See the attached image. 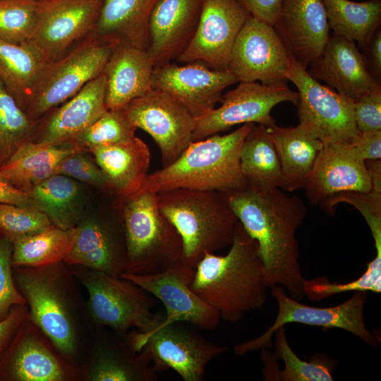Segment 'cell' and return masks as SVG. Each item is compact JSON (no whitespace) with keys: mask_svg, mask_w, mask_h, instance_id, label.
<instances>
[{"mask_svg":"<svg viewBox=\"0 0 381 381\" xmlns=\"http://www.w3.org/2000/svg\"><path fill=\"white\" fill-rule=\"evenodd\" d=\"M224 194L246 232L258 243L268 287L281 286L292 298L303 299L305 278L296 233L308 214L303 200L282 188L247 184Z\"/></svg>","mask_w":381,"mask_h":381,"instance_id":"6da1fadb","label":"cell"},{"mask_svg":"<svg viewBox=\"0 0 381 381\" xmlns=\"http://www.w3.org/2000/svg\"><path fill=\"white\" fill-rule=\"evenodd\" d=\"M267 288L258 243L239 222L229 252L225 255L205 253L191 282L193 291L231 323L261 309Z\"/></svg>","mask_w":381,"mask_h":381,"instance_id":"7a4b0ae2","label":"cell"},{"mask_svg":"<svg viewBox=\"0 0 381 381\" xmlns=\"http://www.w3.org/2000/svg\"><path fill=\"white\" fill-rule=\"evenodd\" d=\"M255 123L243 124L233 132L193 141L171 164L148 174L141 190L159 193L185 188L226 193L246 183L240 166L243 140Z\"/></svg>","mask_w":381,"mask_h":381,"instance_id":"3957f363","label":"cell"},{"mask_svg":"<svg viewBox=\"0 0 381 381\" xmlns=\"http://www.w3.org/2000/svg\"><path fill=\"white\" fill-rule=\"evenodd\" d=\"M163 216L182 242V260L195 267L205 253L231 244L238 220L224 193L177 188L157 193Z\"/></svg>","mask_w":381,"mask_h":381,"instance_id":"277c9868","label":"cell"},{"mask_svg":"<svg viewBox=\"0 0 381 381\" xmlns=\"http://www.w3.org/2000/svg\"><path fill=\"white\" fill-rule=\"evenodd\" d=\"M126 198L123 211L125 272L157 273L182 259L181 239L161 213L157 193L141 190Z\"/></svg>","mask_w":381,"mask_h":381,"instance_id":"5b68a950","label":"cell"},{"mask_svg":"<svg viewBox=\"0 0 381 381\" xmlns=\"http://www.w3.org/2000/svg\"><path fill=\"white\" fill-rule=\"evenodd\" d=\"M114 46L89 36L61 57L48 61L33 87L25 109L31 121L37 123L42 116L99 75Z\"/></svg>","mask_w":381,"mask_h":381,"instance_id":"8992f818","label":"cell"},{"mask_svg":"<svg viewBox=\"0 0 381 381\" xmlns=\"http://www.w3.org/2000/svg\"><path fill=\"white\" fill-rule=\"evenodd\" d=\"M270 289L272 296L278 305V312L273 324L260 336L235 346L234 351L236 355L242 356L270 348L275 331L289 323L325 329H341L358 337L368 346L377 347L380 345V337L367 329L364 320L368 291H356L348 300L333 307L318 308L292 298L281 286L275 285Z\"/></svg>","mask_w":381,"mask_h":381,"instance_id":"52a82bcc","label":"cell"},{"mask_svg":"<svg viewBox=\"0 0 381 381\" xmlns=\"http://www.w3.org/2000/svg\"><path fill=\"white\" fill-rule=\"evenodd\" d=\"M163 318L146 332L133 330L127 342L135 351H145L158 372L172 369L185 381L201 380L207 364L227 348L213 344L183 322L162 323Z\"/></svg>","mask_w":381,"mask_h":381,"instance_id":"ba28073f","label":"cell"},{"mask_svg":"<svg viewBox=\"0 0 381 381\" xmlns=\"http://www.w3.org/2000/svg\"><path fill=\"white\" fill-rule=\"evenodd\" d=\"M79 271L88 293L90 313L99 325L119 333L131 328L146 332L163 318L152 311L150 294L131 282L89 269Z\"/></svg>","mask_w":381,"mask_h":381,"instance_id":"9c48e42d","label":"cell"},{"mask_svg":"<svg viewBox=\"0 0 381 381\" xmlns=\"http://www.w3.org/2000/svg\"><path fill=\"white\" fill-rule=\"evenodd\" d=\"M286 79L298 90L300 123L308 126L323 145L352 142L358 131L351 99L320 84L292 56Z\"/></svg>","mask_w":381,"mask_h":381,"instance_id":"30bf717a","label":"cell"},{"mask_svg":"<svg viewBox=\"0 0 381 381\" xmlns=\"http://www.w3.org/2000/svg\"><path fill=\"white\" fill-rule=\"evenodd\" d=\"M298 94L286 84L267 85L258 82H240L223 95L221 105L195 119L193 141L225 131L231 127L253 123L267 127L275 123L271 116L278 104L290 102L297 104Z\"/></svg>","mask_w":381,"mask_h":381,"instance_id":"8fae6325","label":"cell"},{"mask_svg":"<svg viewBox=\"0 0 381 381\" xmlns=\"http://www.w3.org/2000/svg\"><path fill=\"white\" fill-rule=\"evenodd\" d=\"M103 0H37L36 23L28 43L48 61L55 60L91 36Z\"/></svg>","mask_w":381,"mask_h":381,"instance_id":"7c38bea8","label":"cell"},{"mask_svg":"<svg viewBox=\"0 0 381 381\" xmlns=\"http://www.w3.org/2000/svg\"><path fill=\"white\" fill-rule=\"evenodd\" d=\"M291 56L274 28L250 16L235 40L227 71L238 83L286 85Z\"/></svg>","mask_w":381,"mask_h":381,"instance_id":"4fadbf2b","label":"cell"},{"mask_svg":"<svg viewBox=\"0 0 381 381\" xmlns=\"http://www.w3.org/2000/svg\"><path fill=\"white\" fill-rule=\"evenodd\" d=\"M195 272V267L181 259L159 272H123L120 277L141 287L163 303L166 312L162 323L189 322L201 329L211 330L219 325L220 315L191 289Z\"/></svg>","mask_w":381,"mask_h":381,"instance_id":"5bb4252c","label":"cell"},{"mask_svg":"<svg viewBox=\"0 0 381 381\" xmlns=\"http://www.w3.org/2000/svg\"><path fill=\"white\" fill-rule=\"evenodd\" d=\"M50 265L22 270L16 275L34 322L64 354L75 348V330L66 294Z\"/></svg>","mask_w":381,"mask_h":381,"instance_id":"9a60e30c","label":"cell"},{"mask_svg":"<svg viewBox=\"0 0 381 381\" xmlns=\"http://www.w3.org/2000/svg\"><path fill=\"white\" fill-rule=\"evenodd\" d=\"M136 128L147 133L160 150L163 167L177 159L193 142L195 118L169 95L152 89L123 109Z\"/></svg>","mask_w":381,"mask_h":381,"instance_id":"2e32d148","label":"cell"},{"mask_svg":"<svg viewBox=\"0 0 381 381\" xmlns=\"http://www.w3.org/2000/svg\"><path fill=\"white\" fill-rule=\"evenodd\" d=\"M250 16L238 0H203L196 30L176 61L227 71L235 40Z\"/></svg>","mask_w":381,"mask_h":381,"instance_id":"e0dca14e","label":"cell"},{"mask_svg":"<svg viewBox=\"0 0 381 381\" xmlns=\"http://www.w3.org/2000/svg\"><path fill=\"white\" fill-rule=\"evenodd\" d=\"M238 83L228 71H218L199 63H169L154 67L152 87L183 106L196 119L215 108L223 91Z\"/></svg>","mask_w":381,"mask_h":381,"instance_id":"ac0fdd59","label":"cell"},{"mask_svg":"<svg viewBox=\"0 0 381 381\" xmlns=\"http://www.w3.org/2000/svg\"><path fill=\"white\" fill-rule=\"evenodd\" d=\"M313 205L344 192H368L371 181L365 161L350 143L323 145L304 186Z\"/></svg>","mask_w":381,"mask_h":381,"instance_id":"d6986e66","label":"cell"},{"mask_svg":"<svg viewBox=\"0 0 381 381\" xmlns=\"http://www.w3.org/2000/svg\"><path fill=\"white\" fill-rule=\"evenodd\" d=\"M274 28L290 55L306 68L318 59L329 38L321 0H283Z\"/></svg>","mask_w":381,"mask_h":381,"instance_id":"ffe728a7","label":"cell"},{"mask_svg":"<svg viewBox=\"0 0 381 381\" xmlns=\"http://www.w3.org/2000/svg\"><path fill=\"white\" fill-rule=\"evenodd\" d=\"M310 74L325 81L331 88L354 102L361 96L381 88L370 71L356 43L334 33Z\"/></svg>","mask_w":381,"mask_h":381,"instance_id":"44dd1931","label":"cell"},{"mask_svg":"<svg viewBox=\"0 0 381 381\" xmlns=\"http://www.w3.org/2000/svg\"><path fill=\"white\" fill-rule=\"evenodd\" d=\"M203 0H159L149 22L147 52L154 67L171 63L184 50L198 23Z\"/></svg>","mask_w":381,"mask_h":381,"instance_id":"7402d4cb","label":"cell"},{"mask_svg":"<svg viewBox=\"0 0 381 381\" xmlns=\"http://www.w3.org/2000/svg\"><path fill=\"white\" fill-rule=\"evenodd\" d=\"M105 95L106 78L102 73L50 114L36 142L72 144L107 110Z\"/></svg>","mask_w":381,"mask_h":381,"instance_id":"603a6c76","label":"cell"},{"mask_svg":"<svg viewBox=\"0 0 381 381\" xmlns=\"http://www.w3.org/2000/svg\"><path fill=\"white\" fill-rule=\"evenodd\" d=\"M154 65L147 50L116 44L104 68L108 110H123L150 90Z\"/></svg>","mask_w":381,"mask_h":381,"instance_id":"cb8c5ba5","label":"cell"},{"mask_svg":"<svg viewBox=\"0 0 381 381\" xmlns=\"http://www.w3.org/2000/svg\"><path fill=\"white\" fill-rule=\"evenodd\" d=\"M107 176L110 188L127 198L142 187L150 164L147 145L139 138L95 146L88 150Z\"/></svg>","mask_w":381,"mask_h":381,"instance_id":"d4e9b609","label":"cell"},{"mask_svg":"<svg viewBox=\"0 0 381 381\" xmlns=\"http://www.w3.org/2000/svg\"><path fill=\"white\" fill-rule=\"evenodd\" d=\"M159 0H103L99 18L91 36L109 43L149 47V22Z\"/></svg>","mask_w":381,"mask_h":381,"instance_id":"484cf974","label":"cell"},{"mask_svg":"<svg viewBox=\"0 0 381 381\" xmlns=\"http://www.w3.org/2000/svg\"><path fill=\"white\" fill-rule=\"evenodd\" d=\"M64 261L120 277L126 270V247L119 244L114 233L104 224L88 219L75 226L73 241Z\"/></svg>","mask_w":381,"mask_h":381,"instance_id":"4316f807","label":"cell"},{"mask_svg":"<svg viewBox=\"0 0 381 381\" xmlns=\"http://www.w3.org/2000/svg\"><path fill=\"white\" fill-rule=\"evenodd\" d=\"M278 154L284 179L282 189L292 192L303 188L323 143L306 124L267 127Z\"/></svg>","mask_w":381,"mask_h":381,"instance_id":"83f0119b","label":"cell"},{"mask_svg":"<svg viewBox=\"0 0 381 381\" xmlns=\"http://www.w3.org/2000/svg\"><path fill=\"white\" fill-rule=\"evenodd\" d=\"M78 151L72 144L49 145L29 140L1 164L0 171L13 186L28 193L54 174L64 158Z\"/></svg>","mask_w":381,"mask_h":381,"instance_id":"f1b7e54d","label":"cell"},{"mask_svg":"<svg viewBox=\"0 0 381 381\" xmlns=\"http://www.w3.org/2000/svg\"><path fill=\"white\" fill-rule=\"evenodd\" d=\"M158 371L145 351L126 343L105 340L97 349L89 370L93 381H156Z\"/></svg>","mask_w":381,"mask_h":381,"instance_id":"f546056e","label":"cell"},{"mask_svg":"<svg viewBox=\"0 0 381 381\" xmlns=\"http://www.w3.org/2000/svg\"><path fill=\"white\" fill-rule=\"evenodd\" d=\"M17 381H61L64 372L55 356L36 338L27 335L11 344L0 367L2 375Z\"/></svg>","mask_w":381,"mask_h":381,"instance_id":"4dcf8cb0","label":"cell"},{"mask_svg":"<svg viewBox=\"0 0 381 381\" xmlns=\"http://www.w3.org/2000/svg\"><path fill=\"white\" fill-rule=\"evenodd\" d=\"M240 166L247 185L282 189V167L267 126L254 124L246 135L240 152Z\"/></svg>","mask_w":381,"mask_h":381,"instance_id":"1f68e13d","label":"cell"},{"mask_svg":"<svg viewBox=\"0 0 381 381\" xmlns=\"http://www.w3.org/2000/svg\"><path fill=\"white\" fill-rule=\"evenodd\" d=\"M47 62L28 42L13 44L0 39V80L25 111Z\"/></svg>","mask_w":381,"mask_h":381,"instance_id":"d6a6232c","label":"cell"},{"mask_svg":"<svg viewBox=\"0 0 381 381\" xmlns=\"http://www.w3.org/2000/svg\"><path fill=\"white\" fill-rule=\"evenodd\" d=\"M329 28L334 33L364 47L380 27L381 0L356 2L350 0H321Z\"/></svg>","mask_w":381,"mask_h":381,"instance_id":"836d02e7","label":"cell"},{"mask_svg":"<svg viewBox=\"0 0 381 381\" xmlns=\"http://www.w3.org/2000/svg\"><path fill=\"white\" fill-rule=\"evenodd\" d=\"M75 227L64 229L52 225L40 232L12 241V266L39 267L57 264L69 252Z\"/></svg>","mask_w":381,"mask_h":381,"instance_id":"e575fe53","label":"cell"},{"mask_svg":"<svg viewBox=\"0 0 381 381\" xmlns=\"http://www.w3.org/2000/svg\"><path fill=\"white\" fill-rule=\"evenodd\" d=\"M28 193L34 207L45 214L54 226L64 229L75 226L79 190L71 178L54 174Z\"/></svg>","mask_w":381,"mask_h":381,"instance_id":"d590c367","label":"cell"},{"mask_svg":"<svg viewBox=\"0 0 381 381\" xmlns=\"http://www.w3.org/2000/svg\"><path fill=\"white\" fill-rule=\"evenodd\" d=\"M277 359L284 361V367L279 370L280 381H332L333 371L337 361L323 353H315L309 361L301 360L292 350L286 339L285 327L277 329L274 334Z\"/></svg>","mask_w":381,"mask_h":381,"instance_id":"8d00e7d4","label":"cell"},{"mask_svg":"<svg viewBox=\"0 0 381 381\" xmlns=\"http://www.w3.org/2000/svg\"><path fill=\"white\" fill-rule=\"evenodd\" d=\"M0 80V162L30 139L36 126Z\"/></svg>","mask_w":381,"mask_h":381,"instance_id":"74e56055","label":"cell"},{"mask_svg":"<svg viewBox=\"0 0 381 381\" xmlns=\"http://www.w3.org/2000/svg\"><path fill=\"white\" fill-rule=\"evenodd\" d=\"M136 129L123 110L107 109L72 145L83 152L103 144L128 142L136 137Z\"/></svg>","mask_w":381,"mask_h":381,"instance_id":"f35d334b","label":"cell"},{"mask_svg":"<svg viewBox=\"0 0 381 381\" xmlns=\"http://www.w3.org/2000/svg\"><path fill=\"white\" fill-rule=\"evenodd\" d=\"M37 0H0V39L13 44L28 42L36 23Z\"/></svg>","mask_w":381,"mask_h":381,"instance_id":"ab89813d","label":"cell"},{"mask_svg":"<svg viewBox=\"0 0 381 381\" xmlns=\"http://www.w3.org/2000/svg\"><path fill=\"white\" fill-rule=\"evenodd\" d=\"M52 225L47 215L35 207L0 202V234L11 241Z\"/></svg>","mask_w":381,"mask_h":381,"instance_id":"60d3db41","label":"cell"},{"mask_svg":"<svg viewBox=\"0 0 381 381\" xmlns=\"http://www.w3.org/2000/svg\"><path fill=\"white\" fill-rule=\"evenodd\" d=\"M347 291L381 292V252L376 251L375 258L368 264L365 271L353 281L343 284L331 282L327 277H322L314 285V293L320 300Z\"/></svg>","mask_w":381,"mask_h":381,"instance_id":"b9f144b4","label":"cell"},{"mask_svg":"<svg viewBox=\"0 0 381 381\" xmlns=\"http://www.w3.org/2000/svg\"><path fill=\"white\" fill-rule=\"evenodd\" d=\"M12 241L0 238V320L4 319L14 306H24L26 300L14 284L12 276Z\"/></svg>","mask_w":381,"mask_h":381,"instance_id":"7bdbcfd3","label":"cell"},{"mask_svg":"<svg viewBox=\"0 0 381 381\" xmlns=\"http://www.w3.org/2000/svg\"><path fill=\"white\" fill-rule=\"evenodd\" d=\"M55 174L66 176L101 188H110L109 181L92 159L78 151L64 158Z\"/></svg>","mask_w":381,"mask_h":381,"instance_id":"ee69618b","label":"cell"},{"mask_svg":"<svg viewBox=\"0 0 381 381\" xmlns=\"http://www.w3.org/2000/svg\"><path fill=\"white\" fill-rule=\"evenodd\" d=\"M353 109L359 132L381 131V88L358 97Z\"/></svg>","mask_w":381,"mask_h":381,"instance_id":"f6af8a7d","label":"cell"},{"mask_svg":"<svg viewBox=\"0 0 381 381\" xmlns=\"http://www.w3.org/2000/svg\"><path fill=\"white\" fill-rule=\"evenodd\" d=\"M23 306L13 307L7 317L0 320V367L25 318Z\"/></svg>","mask_w":381,"mask_h":381,"instance_id":"bcb514c9","label":"cell"},{"mask_svg":"<svg viewBox=\"0 0 381 381\" xmlns=\"http://www.w3.org/2000/svg\"><path fill=\"white\" fill-rule=\"evenodd\" d=\"M250 16L265 23L274 25L283 0H238Z\"/></svg>","mask_w":381,"mask_h":381,"instance_id":"7dc6e473","label":"cell"},{"mask_svg":"<svg viewBox=\"0 0 381 381\" xmlns=\"http://www.w3.org/2000/svg\"><path fill=\"white\" fill-rule=\"evenodd\" d=\"M351 143L364 161L381 159V131H358Z\"/></svg>","mask_w":381,"mask_h":381,"instance_id":"c3c4849f","label":"cell"},{"mask_svg":"<svg viewBox=\"0 0 381 381\" xmlns=\"http://www.w3.org/2000/svg\"><path fill=\"white\" fill-rule=\"evenodd\" d=\"M0 202L34 207L30 194L13 186L1 171Z\"/></svg>","mask_w":381,"mask_h":381,"instance_id":"681fc988","label":"cell"},{"mask_svg":"<svg viewBox=\"0 0 381 381\" xmlns=\"http://www.w3.org/2000/svg\"><path fill=\"white\" fill-rule=\"evenodd\" d=\"M366 49V64L377 81L381 78V29L379 27L364 47Z\"/></svg>","mask_w":381,"mask_h":381,"instance_id":"f907efd6","label":"cell"},{"mask_svg":"<svg viewBox=\"0 0 381 381\" xmlns=\"http://www.w3.org/2000/svg\"><path fill=\"white\" fill-rule=\"evenodd\" d=\"M372 188L381 192V159L365 161Z\"/></svg>","mask_w":381,"mask_h":381,"instance_id":"816d5d0a","label":"cell"}]
</instances>
